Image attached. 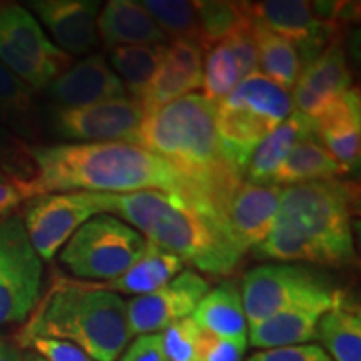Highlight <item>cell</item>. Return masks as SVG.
I'll list each match as a JSON object with an SVG mask.
<instances>
[{"label": "cell", "instance_id": "cell-9", "mask_svg": "<svg viewBox=\"0 0 361 361\" xmlns=\"http://www.w3.org/2000/svg\"><path fill=\"white\" fill-rule=\"evenodd\" d=\"M322 273L300 264H261L243 278L241 300L247 328L305 301L335 293Z\"/></svg>", "mask_w": 361, "mask_h": 361}, {"label": "cell", "instance_id": "cell-13", "mask_svg": "<svg viewBox=\"0 0 361 361\" xmlns=\"http://www.w3.org/2000/svg\"><path fill=\"white\" fill-rule=\"evenodd\" d=\"M247 16L255 25L263 27L290 40L300 52L303 67L314 61L329 44L340 37V29L316 17L313 2L305 0H269L246 2Z\"/></svg>", "mask_w": 361, "mask_h": 361}, {"label": "cell", "instance_id": "cell-18", "mask_svg": "<svg viewBox=\"0 0 361 361\" xmlns=\"http://www.w3.org/2000/svg\"><path fill=\"white\" fill-rule=\"evenodd\" d=\"M202 52L196 40L176 39L166 44L154 79L141 99L146 114L201 89L204 64Z\"/></svg>", "mask_w": 361, "mask_h": 361}, {"label": "cell", "instance_id": "cell-38", "mask_svg": "<svg viewBox=\"0 0 361 361\" xmlns=\"http://www.w3.org/2000/svg\"><path fill=\"white\" fill-rule=\"evenodd\" d=\"M25 245H29V239L20 216L0 219V271Z\"/></svg>", "mask_w": 361, "mask_h": 361}, {"label": "cell", "instance_id": "cell-42", "mask_svg": "<svg viewBox=\"0 0 361 361\" xmlns=\"http://www.w3.org/2000/svg\"><path fill=\"white\" fill-rule=\"evenodd\" d=\"M24 201L19 184L13 180H0V219L13 216Z\"/></svg>", "mask_w": 361, "mask_h": 361}, {"label": "cell", "instance_id": "cell-23", "mask_svg": "<svg viewBox=\"0 0 361 361\" xmlns=\"http://www.w3.org/2000/svg\"><path fill=\"white\" fill-rule=\"evenodd\" d=\"M191 318L204 333L247 346V322L241 290L231 281L209 290Z\"/></svg>", "mask_w": 361, "mask_h": 361}, {"label": "cell", "instance_id": "cell-36", "mask_svg": "<svg viewBox=\"0 0 361 361\" xmlns=\"http://www.w3.org/2000/svg\"><path fill=\"white\" fill-rule=\"evenodd\" d=\"M224 42L229 45L234 57H236L241 78L246 79L250 75L259 72L258 69V47H256L255 30H252V22L236 32H233L229 37L224 39Z\"/></svg>", "mask_w": 361, "mask_h": 361}, {"label": "cell", "instance_id": "cell-16", "mask_svg": "<svg viewBox=\"0 0 361 361\" xmlns=\"http://www.w3.org/2000/svg\"><path fill=\"white\" fill-rule=\"evenodd\" d=\"M353 87V75L348 67L340 40H335L306 64L293 87V106L311 121L319 117L324 109Z\"/></svg>", "mask_w": 361, "mask_h": 361}, {"label": "cell", "instance_id": "cell-19", "mask_svg": "<svg viewBox=\"0 0 361 361\" xmlns=\"http://www.w3.org/2000/svg\"><path fill=\"white\" fill-rule=\"evenodd\" d=\"M338 291L318 300L305 301L247 328V341L259 350L308 345L318 340V324L335 305Z\"/></svg>", "mask_w": 361, "mask_h": 361}, {"label": "cell", "instance_id": "cell-11", "mask_svg": "<svg viewBox=\"0 0 361 361\" xmlns=\"http://www.w3.org/2000/svg\"><path fill=\"white\" fill-rule=\"evenodd\" d=\"M99 214L90 192L45 194L27 201L22 224L40 261H52L90 218Z\"/></svg>", "mask_w": 361, "mask_h": 361}, {"label": "cell", "instance_id": "cell-2", "mask_svg": "<svg viewBox=\"0 0 361 361\" xmlns=\"http://www.w3.org/2000/svg\"><path fill=\"white\" fill-rule=\"evenodd\" d=\"M216 104L188 94L144 116L134 142L168 162L192 188V206L216 228V214L241 174L226 161L216 128Z\"/></svg>", "mask_w": 361, "mask_h": 361}, {"label": "cell", "instance_id": "cell-44", "mask_svg": "<svg viewBox=\"0 0 361 361\" xmlns=\"http://www.w3.org/2000/svg\"><path fill=\"white\" fill-rule=\"evenodd\" d=\"M24 361H45V360L40 358V356L35 355V353H27Z\"/></svg>", "mask_w": 361, "mask_h": 361}, {"label": "cell", "instance_id": "cell-34", "mask_svg": "<svg viewBox=\"0 0 361 361\" xmlns=\"http://www.w3.org/2000/svg\"><path fill=\"white\" fill-rule=\"evenodd\" d=\"M0 169L13 183H25L35 173L30 144L0 124Z\"/></svg>", "mask_w": 361, "mask_h": 361}, {"label": "cell", "instance_id": "cell-31", "mask_svg": "<svg viewBox=\"0 0 361 361\" xmlns=\"http://www.w3.org/2000/svg\"><path fill=\"white\" fill-rule=\"evenodd\" d=\"M197 13V44L202 51H209L216 44L223 42L238 29L251 24L246 2H224L209 0L196 2Z\"/></svg>", "mask_w": 361, "mask_h": 361}, {"label": "cell", "instance_id": "cell-33", "mask_svg": "<svg viewBox=\"0 0 361 361\" xmlns=\"http://www.w3.org/2000/svg\"><path fill=\"white\" fill-rule=\"evenodd\" d=\"M168 39H188L197 42L196 2L184 0H144L139 2Z\"/></svg>", "mask_w": 361, "mask_h": 361}, {"label": "cell", "instance_id": "cell-10", "mask_svg": "<svg viewBox=\"0 0 361 361\" xmlns=\"http://www.w3.org/2000/svg\"><path fill=\"white\" fill-rule=\"evenodd\" d=\"M146 111L134 97L90 104L82 107H51V128L74 144L134 142Z\"/></svg>", "mask_w": 361, "mask_h": 361}, {"label": "cell", "instance_id": "cell-17", "mask_svg": "<svg viewBox=\"0 0 361 361\" xmlns=\"http://www.w3.org/2000/svg\"><path fill=\"white\" fill-rule=\"evenodd\" d=\"M29 7L52 34L57 47L67 56H87L99 45L96 0H37Z\"/></svg>", "mask_w": 361, "mask_h": 361}, {"label": "cell", "instance_id": "cell-35", "mask_svg": "<svg viewBox=\"0 0 361 361\" xmlns=\"http://www.w3.org/2000/svg\"><path fill=\"white\" fill-rule=\"evenodd\" d=\"M161 335V345L169 361H196L200 353L202 329L192 318L179 319L166 328Z\"/></svg>", "mask_w": 361, "mask_h": 361}, {"label": "cell", "instance_id": "cell-40", "mask_svg": "<svg viewBox=\"0 0 361 361\" xmlns=\"http://www.w3.org/2000/svg\"><path fill=\"white\" fill-rule=\"evenodd\" d=\"M247 346L202 331L196 361H243Z\"/></svg>", "mask_w": 361, "mask_h": 361}, {"label": "cell", "instance_id": "cell-24", "mask_svg": "<svg viewBox=\"0 0 361 361\" xmlns=\"http://www.w3.org/2000/svg\"><path fill=\"white\" fill-rule=\"evenodd\" d=\"M311 137H314L313 121L295 109L255 149L247 162L245 179L258 184H269L271 178L296 144Z\"/></svg>", "mask_w": 361, "mask_h": 361}, {"label": "cell", "instance_id": "cell-43", "mask_svg": "<svg viewBox=\"0 0 361 361\" xmlns=\"http://www.w3.org/2000/svg\"><path fill=\"white\" fill-rule=\"evenodd\" d=\"M0 361H22L17 345L8 341L4 335H0Z\"/></svg>", "mask_w": 361, "mask_h": 361}, {"label": "cell", "instance_id": "cell-7", "mask_svg": "<svg viewBox=\"0 0 361 361\" xmlns=\"http://www.w3.org/2000/svg\"><path fill=\"white\" fill-rule=\"evenodd\" d=\"M146 246V239L123 219L97 214L72 234L59 261L82 281H111L124 274Z\"/></svg>", "mask_w": 361, "mask_h": 361}, {"label": "cell", "instance_id": "cell-45", "mask_svg": "<svg viewBox=\"0 0 361 361\" xmlns=\"http://www.w3.org/2000/svg\"><path fill=\"white\" fill-rule=\"evenodd\" d=\"M0 180H11V179H8V178H7V176H6V174H4V173H2V169H0Z\"/></svg>", "mask_w": 361, "mask_h": 361}, {"label": "cell", "instance_id": "cell-32", "mask_svg": "<svg viewBox=\"0 0 361 361\" xmlns=\"http://www.w3.org/2000/svg\"><path fill=\"white\" fill-rule=\"evenodd\" d=\"M241 71L229 45L216 44L206 52L202 64V96L218 106L241 82Z\"/></svg>", "mask_w": 361, "mask_h": 361}, {"label": "cell", "instance_id": "cell-28", "mask_svg": "<svg viewBox=\"0 0 361 361\" xmlns=\"http://www.w3.org/2000/svg\"><path fill=\"white\" fill-rule=\"evenodd\" d=\"M345 174L348 173L340 162L333 159L326 149L314 137H311L296 144L271 178L269 184L288 188L295 184L316 183V180L340 179Z\"/></svg>", "mask_w": 361, "mask_h": 361}, {"label": "cell", "instance_id": "cell-22", "mask_svg": "<svg viewBox=\"0 0 361 361\" xmlns=\"http://www.w3.org/2000/svg\"><path fill=\"white\" fill-rule=\"evenodd\" d=\"M99 42L107 49L126 45H159L168 42L152 17L134 0H111L97 17Z\"/></svg>", "mask_w": 361, "mask_h": 361}, {"label": "cell", "instance_id": "cell-20", "mask_svg": "<svg viewBox=\"0 0 361 361\" xmlns=\"http://www.w3.org/2000/svg\"><path fill=\"white\" fill-rule=\"evenodd\" d=\"M314 139L340 162L346 173L360 166L361 157V102L360 90L351 87L333 101L313 121Z\"/></svg>", "mask_w": 361, "mask_h": 361}, {"label": "cell", "instance_id": "cell-8", "mask_svg": "<svg viewBox=\"0 0 361 361\" xmlns=\"http://www.w3.org/2000/svg\"><path fill=\"white\" fill-rule=\"evenodd\" d=\"M0 62L32 90H45L72 64L29 8L0 4Z\"/></svg>", "mask_w": 361, "mask_h": 361}, {"label": "cell", "instance_id": "cell-27", "mask_svg": "<svg viewBox=\"0 0 361 361\" xmlns=\"http://www.w3.org/2000/svg\"><path fill=\"white\" fill-rule=\"evenodd\" d=\"M318 340L333 361H361V314L341 291L319 319Z\"/></svg>", "mask_w": 361, "mask_h": 361}, {"label": "cell", "instance_id": "cell-29", "mask_svg": "<svg viewBox=\"0 0 361 361\" xmlns=\"http://www.w3.org/2000/svg\"><path fill=\"white\" fill-rule=\"evenodd\" d=\"M166 44L159 45H126L114 47L109 52V66L123 80L130 97L141 99L151 85L154 74L164 56Z\"/></svg>", "mask_w": 361, "mask_h": 361}, {"label": "cell", "instance_id": "cell-6", "mask_svg": "<svg viewBox=\"0 0 361 361\" xmlns=\"http://www.w3.org/2000/svg\"><path fill=\"white\" fill-rule=\"evenodd\" d=\"M295 111L291 94L256 72L216 107V128L226 161L245 178L255 149Z\"/></svg>", "mask_w": 361, "mask_h": 361}, {"label": "cell", "instance_id": "cell-41", "mask_svg": "<svg viewBox=\"0 0 361 361\" xmlns=\"http://www.w3.org/2000/svg\"><path fill=\"white\" fill-rule=\"evenodd\" d=\"M119 361H169L161 345V335H142L130 343Z\"/></svg>", "mask_w": 361, "mask_h": 361}, {"label": "cell", "instance_id": "cell-21", "mask_svg": "<svg viewBox=\"0 0 361 361\" xmlns=\"http://www.w3.org/2000/svg\"><path fill=\"white\" fill-rule=\"evenodd\" d=\"M44 264L25 245L0 271V326L29 318L42 296Z\"/></svg>", "mask_w": 361, "mask_h": 361}, {"label": "cell", "instance_id": "cell-4", "mask_svg": "<svg viewBox=\"0 0 361 361\" xmlns=\"http://www.w3.org/2000/svg\"><path fill=\"white\" fill-rule=\"evenodd\" d=\"M35 338L69 341L94 361H116L130 340L126 301L96 281L54 274L16 341Z\"/></svg>", "mask_w": 361, "mask_h": 361}, {"label": "cell", "instance_id": "cell-15", "mask_svg": "<svg viewBox=\"0 0 361 361\" xmlns=\"http://www.w3.org/2000/svg\"><path fill=\"white\" fill-rule=\"evenodd\" d=\"M45 92L52 107H82L129 96L123 80L101 54L72 62L47 85Z\"/></svg>", "mask_w": 361, "mask_h": 361}, {"label": "cell", "instance_id": "cell-39", "mask_svg": "<svg viewBox=\"0 0 361 361\" xmlns=\"http://www.w3.org/2000/svg\"><path fill=\"white\" fill-rule=\"evenodd\" d=\"M27 348H32V353L45 361H94L79 346L52 338H35L27 345Z\"/></svg>", "mask_w": 361, "mask_h": 361}, {"label": "cell", "instance_id": "cell-25", "mask_svg": "<svg viewBox=\"0 0 361 361\" xmlns=\"http://www.w3.org/2000/svg\"><path fill=\"white\" fill-rule=\"evenodd\" d=\"M183 269V259L147 243L146 250L139 256V259L124 274H121L116 279H111V281L99 283V286L111 293H116V295L123 293V295L142 296L166 286Z\"/></svg>", "mask_w": 361, "mask_h": 361}, {"label": "cell", "instance_id": "cell-14", "mask_svg": "<svg viewBox=\"0 0 361 361\" xmlns=\"http://www.w3.org/2000/svg\"><path fill=\"white\" fill-rule=\"evenodd\" d=\"M209 283L194 271H180L173 281L126 303L130 338L162 333L179 319L191 318Z\"/></svg>", "mask_w": 361, "mask_h": 361}, {"label": "cell", "instance_id": "cell-12", "mask_svg": "<svg viewBox=\"0 0 361 361\" xmlns=\"http://www.w3.org/2000/svg\"><path fill=\"white\" fill-rule=\"evenodd\" d=\"M279 196V186L243 179L221 204L216 214V226L239 258L246 251L255 250L268 236L278 213Z\"/></svg>", "mask_w": 361, "mask_h": 361}, {"label": "cell", "instance_id": "cell-30", "mask_svg": "<svg viewBox=\"0 0 361 361\" xmlns=\"http://www.w3.org/2000/svg\"><path fill=\"white\" fill-rule=\"evenodd\" d=\"M252 30H255L256 47H258L259 74L290 92L303 71L298 49L290 40L279 37L263 27L252 24Z\"/></svg>", "mask_w": 361, "mask_h": 361}, {"label": "cell", "instance_id": "cell-1", "mask_svg": "<svg viewBox=\"0 0 361 361\" xmlns=\"http://www.w3.org/2000/svg\"><path fill=\"white\" fill-rule=\"evenodd\" d=\"M35 173L19 184L25 201L45 194L164 191L192 201V188L161 157L133 142L30 146Z\"/></svg>", "mask_w": 361, "mask_h": 361}, {"label": "cell", "instance_id": "cell-5", "mask_svg": "<svg viewBox=\"0 0 361 361\" xmlns=\"http://www.w3.org/2000/svg\"><path fill=\"white\" fill-rule=\"evenodd\" d=\"M92 194L99 214L134 228L147 243L211 274H231L241 258L192 202L164 191Z\"/></svg>", "mask_w": 361, "mask_h": 361}, {"label": "cell", "instance_id": "cell-37", "mask_svg": "<svg viewBox=\"0 0 361 361\" xmlns=\"http://www.w3.org/2000/svg\"><path fill=\"white\" fill-rule=\"evenodd\" d=\"M247 361H333L319 345H296L276 350H261L252 353Z\"/></svg>", "mask_w": 361, "mask_h": 361}, {"label": "cell", "instance_id": "cell-3", "mask_svg": "<svg viewBox=\"0 0 361 361\" xmlns=\"http://www.w3.org/2000/svg\"><path fill=\"white\" fill-rule=\"evenodd\" d=\"M356 197L353 184L341 179L281 189L273 228L252 251L258 258L283 264L296 261L333 268L351 264Z\"/></svg>", "mask_w": 361, "mask_h": 361}, {"label": "cell", "instance_id": "cell-26", "mask_svg": "<svg viewBox=\"0 0 361 361\" xmlns=\"http://www.w3.org/2000/svg\"><path fill=\"white\" fill-rule=\"evenodd\" d=\"M0 124L24 142L42 137V119L34 90L0 62Z\"/></svg>", "mask_w": 361, "mask_h": 361}]
</instances>
